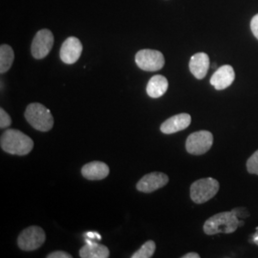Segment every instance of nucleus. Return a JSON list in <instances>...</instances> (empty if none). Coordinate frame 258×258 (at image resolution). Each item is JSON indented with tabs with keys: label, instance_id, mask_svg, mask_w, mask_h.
Segmentation results:
<instances>
[{
	"label": "nucleus",
	"instance_id": "obj_1",
	"mask_svg": "<svg viewBox=\"0 0 258 258\" xmlns=\"http://www.w3.org/2000/svg\"><path fill=\"white\" fill-rule=\"evenodd\" d=\"M1 148L12 155L24 156L34 148V142L23 132L17 129H7L1 135Z\"/></svg>",
	"mask_w": 258,
	"mask_h": 258
},
{
	"label": "nucleus",
	"instance_id": "obj_2",
	"mask_svg": "<svg viewBox=\"0 0 258 258\" xmlns=\"http://www.w3.org/2000/svg\"><path fill=\"white\" fill-rule=\"evenodd\" d=\"M239 227V219L231 212L217 213L204 224V231L208 235L217 233H232Z\"/></svg>",
	"mask_w": 258,
	"mask_h": 258
},
{
	"label": "nucleus",
	"instance_id": "obj_3",
	"mask_svg": "<svg viewBox=\"0 0 258 258\" xmlns=\"http://www.w3.org/2000/svg\"><path fill=\"white\" fill-rule=\"evenodd\" d=\"M25 119L38 131L47 132L54 125V119L50 110L41 103L34 102L29 104L25 111Z\"/></svg>",
	"mask_w": 258,
	"mask_h": 258
},
{
	"label": "nucleus",
	"instance_id": "obj_4",
	"mask_svg": "<svg viewBox=\"0 0 258 258\" xmlns=\"http://www.w3.org/2000/svg\"><path fill=\"white\" fill-rule=\"evenodd\" d=\"M219 187V182L212 177L197 180L190 186V198L194 203H206L216 195Z\"/></svg>",
	"mask_w": 258,
	"mask_h": 258
},
{
	"label": "nucleus",
	"instance_id": "obj_5",
	"mask_svg": "<svg viewBox=\"0 0 258 258\" xmlns=\"http://www.w3.org/2000/svg\"><path fill=\"white\" fill-rule=\"evenodd\" d=\"M213 144L212 132L201 130L190 134L185 142V149L192 155H202L208 152Z\"/></svg>",
	"mask_w": 258,
	"mask_h": 258
},
{
	"label": "nucleus",
	"instance_id": "obj_6",
	"mask_svg": "<svg viewBox=\"0 0 258 258\" xmlns=\"http://www.w3.org/2000/svg\"><path fill=\"white\" fill-rule=\"evenodd\" d=\"M45 232L37 226H31L19 234L18 245L25 251H32L40 248L45 242Z\"/></svg>",
	"mask_w": 258,
	"mask_h": 258
},
{
	"label": "nucleus",
	"instance_id": "obj_7",
	"mask_svg": "<svg viewBox=\"0 0 258 258\" xmlns=\"http://www.w3.org/2000/svg\"><path fill=\"white\" fill-rule=\"evenodd\" d=\"M135 61L140 69L144 71L154 72L161 70L164 67L165 57L160 51L144 49L136 54Z\"/></svg>",
	"mask_w": 258,
	"mask_h": 258
},
{
	"label": "nucleus",
	"instance_id": "obj_8",
	"mask_svg": "<svg viewBox=\"0 0 258 258\" xmlns=\"http://www.w3.org/2000/svg\"><path fill=\"white\" fill-rule=\"evenodd\" d=\"M54 45V36L50 30L42 29L38 31L32 42V55L37 58H44Z\"/></svg>",
	"mask_w": 258,
	"mask_h": 258
},
{
	"label": "nucleus",
	"instance_id": "obj_9",
	"mask_svg": "<svg viewBox=\"0 0 258 258\" xmlns=\"http://www.w3.org/2000/svg\"><path fill=\"white\" fill-rule=\"evenodd\" d=\"M83 52V44L79 38L75 37H68L62 43L59 56L66 64H73L79 60Z\"/></svg>",
	"mask_w": 258,
	"mask_h": 258
},
{
	"label": "nucleus",
	"instance_id": "obj_10",
	"mask_svg": "<svg viewBox=\"0 0 258 258\" xmlns=\"http://www.w3.org/2000/svg\"><path fill=\"white\" fill-rule=\"evenodd\" d=\"M168 183V176L163 172H151L144 176L137 184V189L141 192L150 194L164 187Z\"/></svg>",
	"mask_w": 258,
	"mask_h": 258
},
{
	"label": "nucleus",
	"instance_id": "obj_11",
	"mask_svg": "<svg viewBox=\"0 0 258 258\" xmlns=\"http://www.w3.org/2000/svg\"><path fill=\"white\" fill-rule=\"evenodd\" d=\"M235 79L234 70L231 65L219 67L211 78V84L216 90H224L231 86Z\"/></svg>",
	"mask_w": 258,
	"mask_h": 258
},
{
	"label": "nucleus",
	"instance_id": "obj_12",
	"mask_svg": "<svg viewBox=\"0 0 258 258\" xmlns=\"http://www.w3.org/2000/svg\"><path fill=\"white\" fill-rule=\"evenodd\" d=\"M191 122V117L189 114L181 113L175 116L170 117L161 125V131L165 134H173L179 131H182L189 126Z\"/></svg>",
	"mask_w": 258,
	"mask_h": 258
},
{
	"label": "nucleus",
	"instance_id": "obj_13",
	"mask_svg": "<svg viewBox=\"0 0 258 258\" xmlns=\"http://www.w3.org/2000/svg\"><path fill=\"white\" fill-rule=\"evenodd\" d=\"M210 68V57L206 53H197L189 60V70L197 80L204 79Z\"/></svg>",
	"mask_w": 258,
	"mask_h": 258
},
{
	"label": "nucleus",
	"instance_id": "obj_14",
	"mask_svg": "<svg viewBox=\"0 0 258 258\" xmlns=\"http://www.w3.org/2000/svg\"><path fill=\"white\" fill-rule=\"evenodd\" d=\"M82 174L88 180H102L109 174V166L102 162H91L83 166Z\"/></svg>",
	"mask_w": 258,
	"mask_h": 258
},
{
	"label": "nucleus",
	"instance_id": "obj_15",
	"mask_svg": "<svg viewBox=\"0 0 258 258\" xmlns=\"http://www.w3.org/2000/svg\"><path fill=\"white\" fill-rule=\"evenodd\" d=\"M86 245L80 249V256L82 258H107L109 257V249L104 246L97 243L96 241L85 238Z\"/></svg>",
	"mask_w": 258,
	"mask_h": 258
},
{
	"label": "nucleus",
	"instance_id": "obj_16",
	"mask_svg": "<svg viewBox=\"0 0 258 258\" xmlns=\"http://www.w3.org/2000/svg\"><path fill=\"white\" fill-rule=\"evenodd\" d=\"M168 88V82L162 75H156L152 77L148 83L147 92L150 98L158 99L166 92Z\"/></svg>",
	"mask_w": 258,
	"mask_h": 258
},
{
	"label": "nucleus",
	"instance_id": "obj_17",
	"mask_svg": "<svg viewBox=\"0 0 258 258\" xmlns=\"http://www.w3.org/2000/svg\"><path fill=\"white\" fill-rule=\"evenodd\" d=\"M15 58L14 50L12 47L3 44L0 47V73L4 74L8 72L12 67Z\"/></svg>",
	"mask_w": 258,
	"mask_h": 258
},
{
	"label": "nucleus",
	"instance_id": "obj_18",
	"mask_svg": "<svg viewBox=\"0 0 258 258\" xmlns=\"http://www.w3.org/2000/svg\"><path fill=\"white\" fill-rule=\"evenodd\" d=\"M156 244L154 241L149 240L146 242L140 249L132 254V258H150L154 254Z\"/></svg>",
	"mask_w": 258,
	"mask_h": 258
},
{
	"label": "nucleus",
	"instance_id": "obj_19",
	"mask_svg": "<svg viewBox=\"0 0 258 258\" xmlns=\"http://www.w3.org/2000/svg\"><path fill=\"white\" fill-rule=\"evenodd\" d=\"M247 169L250 174L258 175V150H256L247 161Z\"/></svg>",
	"mask_w": 258,
	"mask_h": 258
},
{
	"label": "nucleus",
	"instance_id": "obj_20",
	"mask_svg": "<svg viewBox=\"0 0 258 258\" xmlns=\"http://www.w3.org/2000/svg\"><path fill=\"white\" fill-rule=\"evenodd\" d=\"M11 123H12V119L9 114L3 108H0V128H7L11 125Z\"/></svg>",
	"mask_w": 258,
	"mask_h": 258
},
{
	"label": "nucleus",
	"instance_id": "obj_21",
	"mask_svg": "<svg viewBox=\"0 0 258 258\" xmlns=\"http://www.w3.org/2000/svg\"><path fill=\"white\" fill-rule=\"evenodd\" d=\"M231 212H233L237 216L238 219H239V217H241V218H247V217L249 216V212L245 208H236V209L231 210Z\"/></svg>",
	"mask_w": 258,
	"mask_h": 258
},
{
	"label": "nucleus",
	"instance_id": "obj_22",
	"mask_svg": "<svg viewBox=\"0 0 258 258\" xmlns=\"http://www.w3.org/2000/svg\"><path fill=\"white\" fill-rule=\"evenodd\" d=\"M72 255L69 254L68 252H65L62 250H57V251H54L51 252L47 255V258H71Z\"/></svg>",
	"mask_w": 258,
	"mask_h": 258
},
{
	"label": "nucleus",
	"instance_id": "obj_23",
	"mask_svg": "<svg viewBox=\"0 0 258 258\" xmlns=\"http://www.w3.org/2000/svg\"><path fill=\"white\" fill-rule=\"evenodd\" d=\"M250 29L253 36L258 39V14L255 15L250 21Z\"/></svg>",
	"mask_w": 258,
	"mask_h": 258
},
{
	"label": "nucleus",
	"instance_id": "obj_24",
	"mask_svg": "<svg viewBox=\"0 0 258 258\" xmlns=\"http://www.w3.org/2000/svg\"><path fill=\"white\" fill-rule=\"evenodd\" d=\"M83 236H84L85 238H89V239L92 240L102 239V235H101L100 233H98L97 231H87V232H85V233L83 234Z\"/></svg>",
	"mask_w": 258,
	"mask_h": 258
},
{
	"label": "nucleus",
	"instance_id": "obj_25",
	"mask_svg": "<svg viewBox=\"0 0 258 258\" xmlns=\"http://www.w3.org/2000/svg\"><path fill=\"white\" fill-rule=\"evenodd\" d=\"M200 255L196 252H189V253H186L183 255V258H199Z\"/></svg>",
	"mask_w": 258,
	"mask_h": 258
},
{
	"label": "nucleus",
	"instance_id": "obj_26",
	"mask_svg": "<svg viewBox=\"0 0 258 258\" xmlns=\"http://www.w3.org/2000/svg\"><path fill=\"white\" fill-rule=\"evenodd\" d=\"M251 239L253 241V243H254V244H256L258 246V230H256V231L252 234Z\"/></svg>",
	"mask_w": 258,
	"mask_h": 258
},
{
	"label": "nucleus",
	"instance_id": "obj_27",
	"mask_svg": "<svg viewBox=\"0 0 258 258\" xmlns=\"http://www.w3.org/2000/svg\"><path fill=\"white\" fill-rule=\"evenodd\" d=\"M240 226H244V222L239 221V227Z\"/></svg>",
	"mask_w": 258,
	"mask_h": 258
}]
</instances>
